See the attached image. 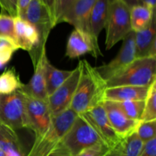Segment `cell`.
I'll list each match as a JSON object with an SVG mask.
<instances>
[{
	"label": "cell",
	"instance_id": "5",
	"mask_svg": "<svg viewBox=\"0 0 156 156\" xmlns=\"http://www.w3.org/2000/svg\"><path fill=\"white\" fill-rule=\"evenodd\" d=\"M0 123L15 131L28 129L26 95L21 90L0 94Z\"/></svg>",
	"mask_w": 156,
	"mask_h": 156
},
{
	"label": "cell",
	"instance_id": "34",
	"mask_svg": "<svg viewBox=\"0 0 156 156\" xmlns=\"http://www.w3.org/2000/svg\"><path fill=\"white\" fill-rule=\"evenodd\" d=\"M139 156H156V138L145 143Z\"/></svg>",
	"mask_w": 156,
	"mask_h": 156
},
{
	"label": "cell",
	"instance_id": "40",
	"mask_svg": "<svg viewBox=\"0 0 156 156\" xmlns=\"http://www.w3.org/2000/svg\"><path fill=\"white\" fill-rule=\"evenodd\" d=\"M0 156H5L4 154H3V152H2V150H0Z\"/></svg>",
	"mask_w": 156,
	"mask_h": 156
},
{
	"label": "cell",
	"instance_id": "31",
	"mask_svg": "<svg viewBox=\"0 0 156 156\" xmlns=\"http://www.w3.org/2000/svg\"><path fill=\"white\" fill-rule=\"evenodd\" d=\"M17 5L18 0H0L2 10L8 13V15L15 18L17 17Z\"/></svg>",
	"mask_w": 156,
	"mask_h": 156
},
{
	"label": "cell",
	"instance_id": "21",
	"mask_svg": "<svg viewBox=\"0 0 156 156\" xmlns=\"http://www.w3.org/2000/svg\"><path fill=\"white\" fill-rule=\"evenodd\" d=\"M73 70H62L53 66L47 59L45 68L46 91L47 97L53 94L72 74Z\"/></svg>",
	"mask_w": 156,
	"mask_h": 156
},
{
	"label": "cell",
	"instance_id": "13",
	"mask_svg": "<svg viewBox=\"0 0 156 156\" xmlns=\"http://www.w3.org/2000/svg\"><path fill=\"white\" fill-rule=\"evenodd\" d=\"M87 53H91L95 58L102 56L98 44L93 40L91 35L74 29L67 41L66 56L70 59H75Z\"/></svg>",
	"mask_w": 156,
	"mask_h": 156
},
{
	"label": "cell",
	"instance_id": "14",
	"mask_svg": "<svg viewBox=\"0 0 156 156\" xmlns=\"http://www.w3.org/2000/svg\"><path fill=\"white\" fill-rule=\"evenodd\" d=\"M47 59L46 47H44L37 62L34 65V72L31 79L27 84H22L19 89L28 97L45 101H47L48 98L46 91L45 81V68Z\"/></svg>",
	"mask_w": 156,
	"mask_h": 156
},
{
	"label": "cell",
	"instance_id": "36",
	"mask_svg": "<svg viewBox=\"0 0 156 156\" xmlns=\"http://www.w3.org/2000/svg\"><path fill=\"white\" fill-rule=\"evenodd\" d=\"M48 156H72L66 149L59 144Z\"/></svg>",
	"mask_w": 156,
	"mask_h": 156
},
{
	"label": "cell",
	"instance_id": "23",
	"mask_svg": "<svg viewBox=\"0 0 156 156\" xmlns=\"http://www.w3.org/2000/svg\"><path fill=\"white\" fill-rule=\"evenodd\" d=\"M144 144L136 134L133 133L116 146V156H139L143 150Z\"/></svg>",
	"mask_w": 156,
	"mask_h": 156
},
{
	"label": "cell",
	"instance_id": "18",
	"mask_svg": "<svg viewBox=\"0 0 156 156\" xmlns=\"http://www.w3.org/2000/svg\"><path fill=\"white\" fill-rule=\"evenodd\" d=\"M111 0H95L91 9L89 18L90 34L96 43H98V36L105 29Z\"/></svg>",
	"mask_w": 156,
	"mask_h": 156
},
{
	"label": "cell",
	"instance_id": "25",
	"mask_svg": "<svg viewBox=\"0 0 156 156\" xmlns=\"http://www.w3.org/2000/svg\"><path fill=\"white\" fill-rule=\"evenodd\" d=\"M156 120V80L152 83L144 100V108L140 121Z\"/></svg>",
	"mask_w": 156,
	"mask_h": 156
},
{
	"label": "cell",
	"instance_id": "1",
	"mask_svg": "<svg viewBox=\"0 0 156 156\" xmlns=\"http://www.w3.org/2000/svg\"><path fill=\"white\" fill-rule=\"evenodd\" d=\"M81 74L69 108L78 115L84 114L105 101L106 82L95 67L86 60L79 61Z\"/></svg>",
	"mask_w": 156,
	"mask_h": 156
},
{
	"label": "cell",
	"instance_id": "15",
	"mask_svg": "<svg viewBox=\"0 0 156 156\" xmlns=\"http://www.w3.org/2000/svg\"><path fill=\"white\" fill-rule=\"evenodd\" d=\"M94 1L95 0H77L62 17L59 23H68L73 25L75 29L91 35L89 18Z\"/></svg>",
	"mask_w": 156,
	"mask_h": 156
},
{
	"label": "cell",
	"instance_id": "17",
	"mask_svg": "<svg viewBox=\"0 0 156 156\" xmlns=\"http://www.w3.org/2000/svg\"><path fill=\"white\" fill-rule=\"evenodd\" d=\"M149 87L121 85L107 88L105 91V101L114 102L126 101H144Z\"/></svg>",
	"mask_w": 156,
	"mask_h": 156
},
{
	"label": "cell",
	"instance_id": "22",
	"mask_svg": "<svg viewBox=\"0 0 156 156\" xmlns=\"http://www.w3.org/2000/svg\"><path fill=\"white\" fill-rule=\"evenodd\" d=\"M155 17V11L151 10L143 5H136L130 8L131 28L134 32L147 27Z\"/></svg>",
	"mask_w": 156,
	"mask_h": 156
},
{
	"label": "cell",
	"instance_id": "8",
	"mask_svg": "<svg viewBox=\"0 0 156 156\" xmlns=\"http://www.w3.org/2000/svg\"><path fill=\"white\" fill-rule=\"evenodd\" d=\"M81 74L80 65L73 69L69 77L47 98V104L52 116L58 115L69 109L76 92Z\"/></svg>",
	"mask_w": 156,
	"mask_h": 156
},
{
	"label": "cell",
	"instance_id": "16",
	"mask_svg": "<svg viewBox=\"0 0 156 156\" xmlns=\"http://www.w3.org/2000/svg\"><path fill=\"white\" fill-rule=\"evenodd\" d=\"M102 105L111 126L121 139L123 140L135 132L139 121L128 118L116 102L105 101Z\"/></svg>",
	"mask_w": 156,
	"mask_h": 156
},
{
	"label": "cell",
	"instance_id": "7",
	"mask_svg": "<svg viewBox=\"0 0 156 156\" xmlns=\"http://www.w3.org/2000/svg\"><path fill=\"white\" fill-rule=\"evenodd\" d=\"M15 31L16 44L18 48L28 52L33 65L37 61L41 51L46 45L41 44L37 29L20 17L15 18Z\"/></svg>",
	"mask_w": 156,
	"mask_h": 156
},
{
	"label": "cell",
	"instance_id": "30",
	"mask_svg": "<svg viewBox=\"0 0 156 156\" xmlns=\"http://www.w3.org/2000/svg\"><path fill=\"white\" fill-rule=\"evenodd\" d=\"M112 149H110L107 145L98 143L83 149L75 156H105Z\"/></svg>",
	"mask_w": 156,
	"mask_h": 156
},
{
	"label": "cell",
	"instance_id": "19",
	"mask_svg": "<svg viewBox=\"0 0 156 156\" xmlns=\"http://www.w3.org/2000/svg\"><path fill=\"white\" fill-rule=\"evenodd\" d=\"M0 150L5 156H25L21 140L16 131L0 123Z\"/></svg>",
	"mask_w": 156,
	"mask_h": 156
},
{
	"label": "cell",
	"instance_id": "27",
	"mask_svg": "<svg viewBox=\"0 0 156 156\" xmlns=\"http://www.w3.org/2000/svg\"><path fill=\"white\" fill-rule=\"evenodd\" d=\"M134 133L144 143L156 138V120L139 121Z\"/></svg>",
	"mask_w": 156,
	"mask_h": 156
},
{
	"label": "cell",
	"instance_id": "29",
	"mask_svg": "<svg viewBox=\"0 0 156 156\" xmlns=\"http://www.w3.org/2000/svg\"><path fill=\"white\" fill-rule=\"evenodd\" d=\"M0 37L8 38L16 44L15 18L5 14H0Z\"/></svg>",
	"mask_w": 156,
	"mask_h": 156
},
{
	"label": "cell",
	"instance_id": "33",
	"mask_svg": "<svg viewBox=\"0 0 156 156\" xmlns=\"http://www.w3.org/2000/svg\"><path fill=\"white\" fill-rule=\"evenodd\" d=\"M51 15L53 21L54 22L55 26L56 25V18H57V10H58V2L59 0H41Z\"/></svg>",
	"mask_w": 156,
	"mask_h": 156
},
{
	"label": "cell",
	"instance_id": "32",
	"mask_svg": "<svg viewBox=\"0 0 156 156\" xmlns=\"http://www.w3.org/2000/svg\"><path fill=\"white\" fill-rule=\"evenodd\" d=\"M77 0H59L58 2L57 10V18H56V24H59L60 19L65 15L66 12L70 9L72 5L74 4Z\"/></svg>",
	"mask_w": 156,
	"mask_h": 156
},
{
	"label": "cell",
	"instance_id": "35",
	"mask_svg": "<svg viewBox=\"0 0 156 156\" xmlns=\"http://www.w3.org/2000/svg\"><path fill=\"white\" fill-rule=\"evenodd\" d=\"M32 0H18V5H17V17L21 18L24 15L26 9L30 5Z\"/></svg>",
	"mask_w": 156,
	"mask_h": 156
},
{
	"label": "cell",
	"instance_id": "10",
	"mask_svg": "<svg viewBox=\"0 0 156 156\" xmlns=\"http://www.w3.org/2000/svg\"><path fill=\"white\" fill-rule=\"evenodd\" d=\"M136 58V56L135 32L132 30L123 40L121 48L117 56L108 63L95 67V69L102 79L106 82L110 78L127 66Z\"/></svg>",
	"mask_w": 156,
	"mask_h": 156
},
{
	"label": "cell",
	"instance_id": "26",
	"mask_svg": "<svg viewBox=\"0 0 156 156\" xmlns=\"http://www.w3.org/2000/svg\"><path fill=\"white\" fill-rule=\"evenodd\" d=\"M116 103L128 118L140 121L144 108V101H126Z\"/></svg>",
	"mask_w": 156,
	"mask_h": 156
},
{
	"label": "cell",
	"instance_id": "9",
	"mask_svg": "<svg viewBox=\"0 0 156 156\" xmlns=\"http://www.w3.org/2000/svg\"><path fill=\"white\" fill-rule=\"evenodd\" d=\"M81 115L91 124L103 143L110 149H114L123 140L111 126L102 104Z\"/></svg>",
	"mask_w": 156,
	"mask_h": 156
},
{
	"label": "cell",
	"instance_id": "38",
	"mask_svg": "<svg viewBox=\"0 0 156 156\" xmlns=\"http://www.w3.org/2000/svg\"><path fill=\"white\" fill-rule=\"evenodd\" d=\"M129 8H132L136 5L140 4V0H123Z\"/></svg>",
	"mask_w": 156,
	"mask_h": 156
},
{
	"label": "cell",
	"instance_id": "37",
	"mask_svg": "<svg viewBox=\"0 0 156 156\" xmlns=\"http://www.w3.org/2000/svg\"><path fill=\"white\" fill-rule=\"evenodd\" d=\"M155 2L156 0H140L139 5H143L150 9L151 10L155 11Z\"/></svg>",
	"mask_w": 156,
	"mask_h": 156
},
{
	"label": "cell",
	"instance_id": "11",
	"mask_svg": "<svg viewBox=\"0 0 156 156\" xmlns=\"http://www.w3.org/2000/svg\"><path fill=\"white\" fill-rule=\"evenodd\" d=\"M26 108L28 129L34 133L35 138L44 135L50 128L53 119L47 101L26 95Z\"/></svg>",
	"mask_w": 156,
	"mask_h": 156
},
{
	"label": "cell",
	"instance_id": "39",
	"mask_svg": "<svg viewBox=\"0 0 156 156\" xmlns=\"http://www.w3.org/2000/svg\"><path fill=\"white\" fill-rule=\"evenodd\" d=\"M105 156H116V151H115V148L113 149L108 155H106Z\"/></svg>",
	"mask_w": 156,
	"mask_h": 156
},
{
	"label": "cell",
	"instance_id": "20",
	"mask_svg": "<svg viewBox=\"0 0 156 156\" xmlns=\"http://www.w3.org/2000/svg\"><path fill=\"white\" fill-rule=\"evenodd\" d=\"M155 41V17H154L151 24L147 27L135 32L136 58L148 57L149 50Z\"/></svg>",
	"mask_w": 156,
	"mask_h": 156
},
{
	"label": "cell",
	"instance_id": "3",
	"mask_svg": "<svg viewBox=\"0 0 156 156\" xmlns=\"http://www.w3.org/2000/svg\"><path fill=\"white\" fill-rule=\"evenodd\" d=\"M77 116V114L69 108L53 117L48 130L44 135L34 139L25 156H48L60 144Z\"/></svg>",
	"mask_w": 156,
	"mask_h": 156
},
{
	"label": "cell",
	"instance_id": "28",
	"mask_svg": "<svg viewBox=\"0 0 156 156\" xmlns=\"http://www.w3.org/2000/svg\"><path fill=\"white\" fill-rule=\"evenodd\" d=\"M19 48L14 41L0 37V69L11 60L14 53Z\"/></svg>",
	"mask_w": 156,
	"mask_h": 156
},
{
	"label": "cell",
	"instance_id": "24",
	"mask_svg": "<svg viewBox=\"0 0 156 156\" xmlns=\"http://www.w3.org/2000/svg\"><path fill=\"white\" fill-rule=\"evenodd\" d=\"M22 83L15 68H9L0 75V94H8L19 90Z\"/></svg>",
	"mask_w": 156,
	"mask_h": 156
},
{
	"label": "cell",
	"instance_id": "12",
	"mask_svg": "<svg viewBox=\"0 0 156 156\" xmlns=\"http://www.w3.org/2000/svg\"><path fill=\"white\" fill-rule=\"evenodd\" d=\"M21 18L31 24L38 31L41 44L46 45L50 32L55 27L50 12L41 0H32Z\"/></svg>",
	"mask_w": 156,
	"mask_h": 156
},
{
	"label": "cell",
	"instance_id": "4",
	"mask_svg": "<svg viewBox=\"0 0 156 156\" xmlns=\"http://www.w3.org/2000/svg\"><path fill=\"white\" fill-rule=\"evenodd\" d=\"M106 50L123 41L131 31L130 8L123 0H111L106 24Z\"/></svg>",
	"mask_w": 156,
	"mask_h": 156
},
{
	"label": "cell",
	"instance_id": "6",
	"mask_svg": "<svg viewBox=\"0 0 156 156\" xmlns=\"http://www.w3.org/2000/svg\"><path fill=\"white\" fill-rule=\"evenodd\" d=\"M98 143H104L98 134L82 115H78L60 144L72 156H75L83 149Z\"/></svg>",
	"mask_w": 156,
	"mask_h": 156
},
{
	"label": "cell",
	"instance_id": "2",
	"mask_svg": "<svg viewBox=\"0 0 156 156\" xmlns=\"http://www.w3.org/2000/svg\"><path fill=\"white\" fill-rule=\"evenodd\" d=\"M156 80V58H136L106 82L107 88L132 85L149 87Z\"/></svg>",
	"mask_w": 156,
	"mask_h": 156
}]
</instances>
